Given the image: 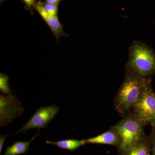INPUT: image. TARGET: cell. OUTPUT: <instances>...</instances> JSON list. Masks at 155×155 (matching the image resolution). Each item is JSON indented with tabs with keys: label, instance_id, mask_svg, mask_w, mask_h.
I'll list each match as a JSON object with an SVG mask.
<instances>
[{
	"label": "cell",
	"instance_id": "1",
	"mask_svg": "<svg viewBox=\"0 0 155 155\" xmlns=\"http://www.w3.org/2000/svg\"><path fill=\"white\" fill-rule=\"evenodd\" d=\"M150 82V78L140 77L125 70L124 80L114 101L115 110L119 115L124 117L131 112L145 87Z\"/></svg>",
	"mask_w": 155,
	"mask_h": 155
},
{
	"label": "cell",
	"instance_id": "2",
	"mask_svg": "<svg viewBox=\"0 0 155 155\" xmlns=\"http://www.w3.org/2000/svg\"><path fill=\"white\" fill-rule=\"evenodd\" d=\"M125 70L140 77L150 78L155 73V52L146 44L134 41L129 49V59Z\"/></svg>",
	"mask_w": 155,
	"mask_h": 155
},
{
	"label": "cell",
	"instance_id": "3",
	"mask_svg": "<svg viewBox=\"0 0 155 155\" xmlns=\"http://www.w3.org/2000/svg\"><path fill=\"white\" fill-rule=\"evenodd\" d=\"M143 122L131 112L111 127L116 130L119 137L118 147L122 154L128 148L146 136Z\"/></svg>",
	"mask_w": 155,
	"mask_h": 155
},
{
	"label": "cell",
	"instance_id": "4",
	"mask_svg": "<svg viewBox=\"0 0 155 155\" xmlns=\"http://www.w3.org/2000/svg\"><path fill=\"white\" fill-rule=\"evenodd\" d=\"M131 110V113L141 120L145 125L150 124L155 113V92L153 90L151 82L145 87Z\"/></svg>",
	"mask_w": 155,
	"mask_h": 155
},
{
	"label": "cell",
	"instance_id": "5",
	"mask_svg": "<svg viewBox=\"0 0 155 155\" xmlns=\"http://www.w3.org/2000/svg\"><path fill=\"white\" fill-rule=\"evenodd\" d=\"M22 104L12 94L0 95V127H5L24 112Z\"/></svg>",
	"mask_w": 155,
	"mask_h": 155
},
{
	"label": "cell",
	"instance_id": "6",
	"mask_svg": "<svg viewBox=\"0 0 155 155\" xmlns=\"http://www.w3.org/2000/svg\"><path fill=\"white\" fill-rule=\"evenodd\" d=\"M59 110L60 107L55 105L39 108L26 124L23 125L21 129L16 133H25L32 128H38L39 130L41 128H45L55 117Z\"/></svg>",
	"mask_w": 155,
	"mask_h": 155
},
{
	"label": "cell",
	"instance_id": "7",
	"mask_svg": "<svg viewBox=\"0 0 155 155\" xmlns=\"http://www.w3.org/2000/svg\"><path fill=\"white\" fill-rule=\"evenodd\" d=\"M34 8L42 18L44 19L45 22H46L50 27L58 41L61 37L65 36L67 37L68 36L67 34L64 32L63 25L59 21L58 17L49 15L44 8L42 2L41 0H39L38 2H36Z\"/></svg>",
	"mask_w": 155,
	"mask_h": 155
},
{
	"label": "cell",
	"instance_id": "8",
	"mask_svg": "<svg viewBox=\"0 0 155 155\" xmlns=\"http://www.w3.org/2000/svg\"><path fill=\"white\" fill-rule=\"evenodd\" d=\"M85 144H104L115 146L118 147L119 140L118 134L112 127L104 133L95 137L84 139Z\"/></svg>",
	"mask_w": 155,
	"mask_h": 155
},
{
	"label": "cell",
	"instance_id": "9",
	"mask_svg": "<svg viewBox=\"0 0 155 155\" xmlns=\"http://www.w3.org/2000/svg\"><path fill=\"white\" fill-rule=\"evenodd\" d=\"M151 146L149 136L144 137L136 143L122 155H151Z\"/></svg>",
	"mask_w": 155,
	"mask_h": 155
},
{
	"label": "cell",
	"instance_id": "10",
	"mask_svg": "<svg viewBox=\"0 0 155 155\" xmlns=\"http://www.w3.org/2000/svg\"><path fill=\"white\" fill-rule=\"evenodd\" d=\"M39 129L38 133L28 141H17L14 143L11 146L7 147L5 152L3 155H19L25 154L29 150L31 142L39 134Z\"/></svg>",
	"mask_w": 155,
	"mask_h": 155
},
{
	"label": "cell",
	"instance_id": "11",
	"mask_svg": "<svg viewBox=\"0 0 155 155\" xmlns=\"http://www.w3.org/2000/svg\"><path fill=\"white\" fill-rule=\"evenodd\" d=\"M45 142L48 144L54 145L61 148L69 150L72 151L75 150L79 147L85 144L84 139L82 140L68 139L56 142L46 140Z\"/></svg>",
	"mask_w": 155,
	"mask_h": 155
},
{
	"label": "cell",
	"instance_id": "12",
	"mask_svg": "<svg viewBox=\"0 0 155 155\" xmlns=\"http://www.w3.org/2000/svg\"><path fill=\"white\" fill-rule=\"evenodd\" d=\"M0 90L3 94H12L9 84V76L2 73H0Z\"/></svg>",
	"mask_w": 155,
	"mask_h": 155
},
{
	"label": "cell",
	"instance_id": "13",
	"mask_svg": "<svg viewBox=\"0 0 155 155\" xmlns=\"http://www.w3.org/2000/svg\"><path fill=\"white\" fill-rule=\"evenodd\" d=\"M43 6L49 15L58 17V5H53L45 2H43Z\"/></svg>",
	"mask_w": 155,
	"mask_h": 155
},
{
	"label": "cell",
	"instance_id": "14",
	"mask_svg": "<svg viewBox=\"0 0 155 155\" xmlns=\"http://www.w3.org/2000/svg\"><path fill=\"white\" fill-rule=\"evenodd\" d=\"M149 137L151 146V155H155V133L151 132Z\"/></svg>",
	"mask_w": 155,
	"mask_h": 155
},
{
	"label": "cell",
	"instance_id": "15",
	"mask_svg": "<svg viewBox=\"0 0 155 155\" xmlns=\"http://www.w3.org/2000/svg\"><path fill=\"white\" fill-rule=\"evenodd\" d=\"M22 1L25 3V5L30 10H31V7L32 6L34 7L36 3L35 0H22Z\"/></svg>",
	"mask_w": 155,
	"mask_h": 155
},
{
	"label": "cell",
	"instance_id": "16",
	"mask_svg": "<svg viewBox=\"0 0 155 155\" xmlns=\"http://www.w3.org/2000/svg\"><path fill=\"white\" fill-rule=\"evenodd\" d=\"M8 136V134H6L5 136H3L2 135L0 136V153H2L4 142L5 141Z\"/></svg>",
	"mask_w": 155,
	"mask_h": 155
},
{
	"label": "cell",
	"instance_id": "17",
	"mask_svg": "<svg viewBox=\"0 0 155 155\" xmlns=\"http://www.w3.org/2000/svg\"><path fill=\"white\" fill-rule=\"evenodd\" d=\"M150 125L152 127L151 132L155 133V113L153 114L150 122Z\"/></svg>",
	"mask_w": 155,
	"mask_h": 155
},
{
	"label": "cell",
	"instance_id": "18",
	"mask_svg": "<svg viewBox=\"0 0 155 155\" xmlns=\"http://www.w3.org/2000/svg\"><path fill=\"white\" fill-rule=\"evenodd\" d=\"M62 0H45V2L53 5H59Z\"/></svg>",
	"mask_w": 155,
	"mask_h": 155
}]
</instances>
